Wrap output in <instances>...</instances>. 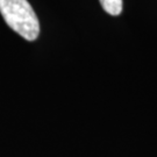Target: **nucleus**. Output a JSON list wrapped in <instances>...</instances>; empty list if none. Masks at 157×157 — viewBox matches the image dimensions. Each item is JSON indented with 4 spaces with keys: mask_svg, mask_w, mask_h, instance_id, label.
<instances>
[{
    "mask_svg": "<svg viewBox=\"0 0 157 157\" xmlns=\"http://www.w3.org/2000/svg\"><path fill=\"white\" fill-rule=\"evenodd\" d=\"M0 13L6 23L27 41H35L40 22L27 0H0Z\"/></svg>",
    "mask_w": 157,
    "mask_h": 157,
    "instance_id": "f257e3e1",
    "label": "nucleus"
},
{
    "mask_svg": "<svg viewBox=\"0 0 157 157\" xmlns=\"http://www.w3.org/2000/svg\"><path fill=\"white\" fill-rule=\"evenodd\" d=\"M104 11L109 15H120L122 12V0H99Z\"/></svg>",
    "mask_w": 157,
    "mask_h": 157,
    "instance_id": "f03ea898",
    "label": "nucleus"
}]
</instances>
